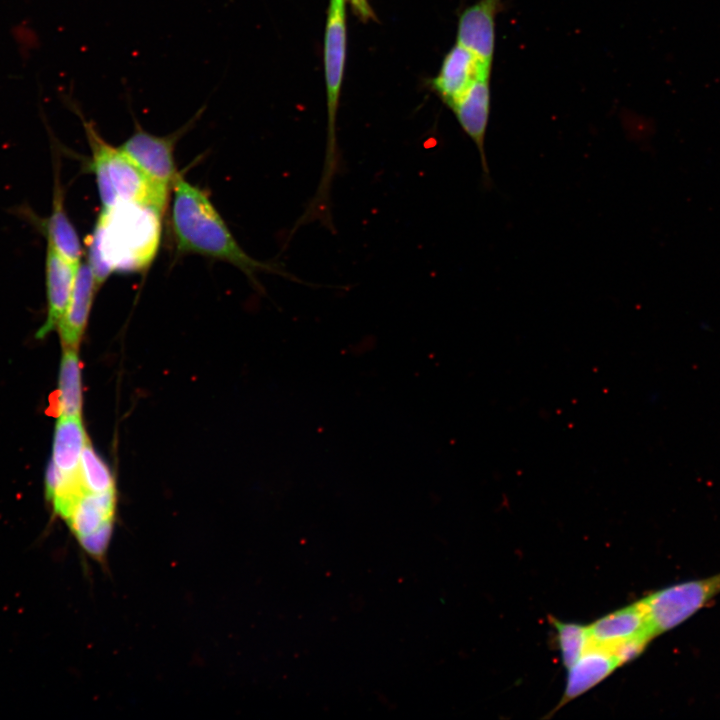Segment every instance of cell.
<instances>
[{"label": "cell", "mask_w": 720, "mask_h": 720, "mask_svg": "<svg viewBox=\"0 0 720 720\" xmlns=\"http://www.w3.org/2000/svg\"><path fill=\"white\" fill-rule=\"evenodd\" d=\"M346 0H330L324 35V70L327 91V143L323 170L315 195L307 206L317 215L330 213V188L338 170L336 115L346 55Z\"/></svg>", "instance_id": "cell-4"}, {"label": "cell", "mask_w": 720, "mask_h": 720, "mask_svg": "<svg viewBox=\"0 0 720 720\" xmlns=\"http://www.w3.org/2000/svg\"><path fill=\"white\" fill-rule=\"evenodd\" d=\"M87 443L80 416L60 417L57 422L52 461L64 473L76 475Z\"/></svg>", "instance_id": "cell-15"}, {"label": "cell", "mask_w": 720, "mask_h": 720, "mask_svg": "<svg viewBox=\"0 0 720 720\" xmlns=\"http://www.w3.org/2000/svg\"><path fill=\"white\" fill-rule=\"evenodd\" d=\"M490 76L476 79L464 94L450 107L464 132L476 145L482 169L488 172L484 140L490 112Z\"/></svg>", "instance_id": "cell-11"}, {"label": "cell", "mask_w": 720, "mask_h": 720, "mask_svg": "<svg viewBox=\"0 0 720 720\" xmlns=\"http://www.w3.org/2000/svg\"><path fill=\"white\" fill-rule=\"evenodd\" d=\"M41 227L48 246L67 260L75 264L81 263L82 245L77 231L66 213L64 192L58 174L55 175L51 212L41 223Z\"/></svg>", "instance_id": "cell-14"}, {"label": "cell", "mask_w": 720, "mask_h": 720, "mask_svg": "<svg viewBox=\"0 0 720 720\" xmlns=\"http://www.w3.org/2000/svg\"><path fill=\"white\" fill-rule=\"evenodd\" d=\"M720 594V573L674 584L641 600L654 636L685 622Z\"/></svg>", "instance_id": "cell-5"}, {"label": "cell", "mask_w": 720, "mask_h": 720, "mask_svg": "<svg viewBox=\"0 0 720 720\" xmlns=\"http://www.w3.org/2000/svg\"><path fill=\"white\" fill-rule=\"evenodd\" d=\"M202 111L203 109L186 126L165 136L151 134L136 123L134 132L118 147L153 182L171 192L181 176L174 159L175 143Z\"/></svg>", "instance_id": "cell-6"}, {"label": "cell", "mask_w": 720, "mask_h": 720, "mask_svg": "<svg viewBox=\"0 0 720 720\" xmlns=\"http://www.w3.org/2000/svg\"><path fill=\"white\" fill-rule=\"evenodd\" d=\"M81 117L91 149L102 210L118 202H131L164 213L170 191L153 182L119 147L107 143L94 125Z\"/></svg>", "instance_id": "cell-3"}, {"label": "cell", "mask_w": 720, "mask_h": 720, "mask_svg": "<svg viewBox=\"0 0 720 720\" xmlns=\"http://www.w3.org/2000/svg\"><path fill=\"white\" fill-rule=\"evenodd\" d=\"M490 70L491 63L457 43L445 55L431 86L450 108L476 79L490 76Z\"/></svg>", "instance_id": "cell-7"}, {"label": "cell", "mask_w": 720, "mask_h": 720, "mask_svg": "<svg viewBox=\"0 0 720 720\" xmlns=\"http://www.w3.org/2000/svg\"><path fill=\"white\" fill-rule=\"evenodd\" d=\"M619 663L606 648L589 644L578 660L568 668L567 684L561 705L585 693L608 675Z\"/></svg>", "instance_id": "cell-13"}, {"label": "cell", "mask_w": 720, "mask_h": 720, "mask_svg": "<svg viewBox=\"0 0 720 720\" xmlns=\"http://www.w3.org/2000/svg\"><path fill=\"white\" fill-rule=\"evenodd\" d=\"M350 3L357 16L362 20H369L374 17L372 9L367 0H346Z\"/></svg>", "instance_id": "cell-20"}, {"label": "cell", "mask_w": 720, "mask_h": 720, "mask_svg": "<svg viewBox=\"0 0 720 720\" xmlns=\"http://www.w3.org/2000/svg\"><path fill=\"white\" fill-rule=\"evenodd\" d=\"M99 288L87 263H81L68 306L57 327L65 348H75L85 330L94 294Z\"/></svg>", "instance_id": "cell-12"}, {"label": "cell", "mask_w": 720, "mask_h": 720, "mask_svg": "<svg viewBox=\"0 0 720 720\" xmlns=\"http://www.w3.org/2000/svg\"><path fill=\"white\" fill-rule=\"evenodd\" d=\"M81 373L75 348H65L59 372V387L52 400L60 417L80 416L82 406Z\"/></svg>", "instance_id": "cell-16"}, {"label": "cell", "mask_w": 720, "mask_h": 720, "mask_svg": "<svg viewBox=\"0 0 720 720\" xmlns=\"http://www.w3.org/2000/svg\"><path fill=\"white\" fill-rule=\"evenodd\" d=\"M162 215L131 202L102 210L89 238L87 259L98 287L113 271L141 270L151 263L160 242Z\"/></svg>", "instance_id": "cell-1"}, {"label": "cell", "mask_w": 720, "mask_h": 720, "mask_svg": "<svg viewBox=\"0 0 720 720\" xmlns=\"http://www.w3.org/2000/svg\"><path fill=\"white\" fill-rule=\"evenodd\" d=\"M556 628L563 664L569 668L589 645L588 627L552 620Z\"/></svg>", "instance_id": "cell-18"}, {"label": "cell", "mask_w": 720, "mask_h": 720, "mask_svg": "<svg viewBox=\"0 0 720 720\" xmlns=\"http://www.w3.org/2000/svg\"><path fill=\"white\" fill-rule=\"evenodd\" d=\"M503 0H478L460 15L457 43L491 63L495 48V20Z\"/></svg>", "instance_id": "cell-8"}, {"label": "cell", "mask_w": 720, "mask_h": 720, "mask_svg": "<svg viewBox=\"0 0 720 720\" xmlns=\"http://www.w3.org/2000/svg\"><path fill=\"white\" fill-rule=\"evenodd\" d=\"M588 635L589 644L608 650L636 637H655L641 600L598 619L588 626Z\"/></svg>", "instance_id": "cell-10"}, {"label": "cell", "mask_w": 720, "mask_h": 720, "mask_svg": "<svg viewBox=\"0 0 720 720\" xmlns=\"http://www.w3.org/2000/svg\"><path fill=\"white\" fill-rule=\"evenodd\" d=\"M79 475L87 493H106L115 491L113 477L100 457L87 442L80 460Z\"/></svg>", "instance_id": "cell-17"}, {"label": "cell", "mask_w": 720, "mask_h": 720, "mask_svg": "<svg viewBox=\"0 0 720 720\" xmlns=\"http://www.w3.org/2000/svg\"><path fill=\"white\" fill-rule=\"evenodd\" d=\"M172 190L171 225L179 252L229 262L252 280L259 271H273L242 249L202 189L180 176Z\"/></svg>", "instance_id": "cell-2"}, {"label": "cell", "mask_w": 720, "mask_h": 720, "mask_svg": "<svg viewBox=\"0 0 720 720\" xmlns=\"http://www.w3.org/2000/svg\"><path fill=\"white\" fill-rule=\"evenodd\" d=\"M80 264L67 260L47 245L45 285L48 311L44 324L37 332L38 338L46 336L57 327L68 306Z\"/></svg>", "instance_id": "cell-9"}, {"label": "cell", "mask_w": 720, "mask_h": 720, "mask_svg": "<svg viewBox=\"0 0 720 720\" xmlns=\"http://www.w3.org/2000/svg\"><path fill=\"white\" fill-rule=\"evenodd\" d=\"M653 638L636 637L613 646L609 651L615 656L619 665L625 664L640 655Z\"/></svg>", "instance_id": "cell-19"}]
</instances>
